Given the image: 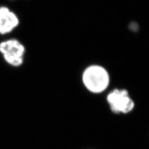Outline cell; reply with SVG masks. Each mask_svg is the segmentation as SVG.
<instances>
[{
    "label": "cell",
    "instance_id": "6da1fadb",
    "mask_svg": "<svg viewBox=\"0 0 149 149\" xmlns=\"http://www.w3.org/2000/svg\"><path fill=\"white\" fill-rule=\"evenodd\" d=\"M82 81L90 92L99 94L108 88L110 76L104 67L99 65H92L84 70L82 74Z\"/></svg>",
    "mask_w": 149,
    "mask_h": 149
},
{
    "label": "cell",
    "instance_id": "7a4b0ae2",
    "mask_svg": "<svg viewBox=\"0 0 149 149\" xmlns=\"http://www.w3.org/2000/svg\"><path fill=\"white\" fill-rule=\"evenodd\" d=\"M25 47L17 39H9L0 43V52L5 61L13 67H19L24 62Z\"/></svg>",
    "mask_w": 149,
    "mask_h": 149
},
{
    "label": "cell",
    "instance_id": "3957f363",
    "mask_svg": "<svg viewBox=\"0 0 149 149\" xmlns=\"http://www.w3.org/2000/svg\"><path fill=\"white\" fill-rule=\"evenodd\" d=\"M107 101L111 111L115 114H128L135 107L133 100L127 90L114 89L107 96Z\"/></svg>",
    "mask_w": 149,
    "mask_h": 149
},
{
    "label": "cell",
    "instance_id": "277c9868",
    "mask_svg": "<svg viewBox=\"0 0 149 149\" xmlns=\"http://www.w3.org/2000/svg\"><path fill=\"white\" fill-rule=\"evenodd\" d=\"M19 23V19L15 13L6 7H0V34L11 32Z\"/></svg>",
    "mask_w": 149,
    "mask_h": 149
}]
</instances>
